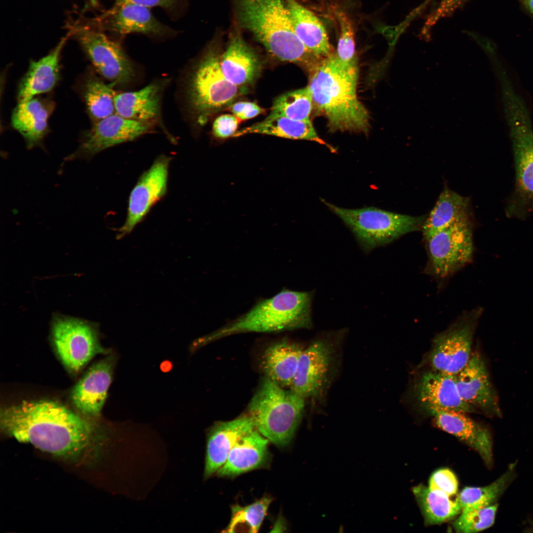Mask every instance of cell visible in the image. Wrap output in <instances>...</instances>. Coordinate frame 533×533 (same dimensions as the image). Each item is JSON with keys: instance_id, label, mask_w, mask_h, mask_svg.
<instances>
[{"instance_id": "obj_1", "label": "cell", "mask_w": 533, "mask_h": 533, "mask_svg": "<svg viewBox=\"0 0 533 533\" xmlns=\"http://www.w3.org/2000/svg\"><path fill=\"white\" fill-rule=\"evenodd\" d=\"M0 422L4 432L19 442L63 457L82 453L94 432L85 419L50 400H23L4 407Z\"/></svg>"}, {"instance_id": "obj_2", "label": "cell", "mask_w": 533, "mask_h": 533, "mask_svg": "<svg viewBox=\"0 0 533 533\" xmlns=\"http://www.w3.org/2000/svg\"><path fill=\"white\" fill-rule=\"evenodd\" d=\"M311 71L313 106L327 118L329 130L367 133L370 116L357 96V63H343L333 53Z\"/></svg>"}, {"instance_id": "obj_3", "label": "cell", "mask_w": 533, "mask_h": 533, "mask_svg": "<svg viewBox=\"0 0 533 533\" xmlns=\"http://www.w3.org/2000/svg\"><path fill=\"white\" fill-rule=\"evenodd\" d=\"M237 12L240 25L277 59L300 64L310 71L321 60L296 35L283 0H237Z\"/></svg>"}, {"instance_id": "obj_4", "label": "cell", "mask_w": 533, "mask_h": 533, "mask_svg": "<svg viewBox=\"0 0 533 533\" xmlns=\"http://www.w3.org/2000/svg\"><path fill=\"white\" fill-rule=\"evenodd\" d=\"M312 293L283 290L259 301L248 312L199 339L195 347L243 333H272L311 327Z\"/></svg>"}, {"instance_id": "obj_5", "label": "cell", "mask_w": 533, "mask_h": 533, "mask_svg": "<svg viewBox=\"0 0 533 533\" xmlns=\"http://www.w3.org/2000/svg\"><path fill=\"white\" fill-rule=\"evenodd\" d=\"M501 96L516 171L515 189L506 214L522 219L533 212V131L528 108L514 89H505Z\"/></svg>"}, {"instance_id": "obj_6", "label": "cell", "mask_w": 533, "mask_h": 533, "mask_svg": "<svg viewBox=\"0 0 533 533\" xmlns=\"http://www.w3.org/2000/svg\"><path fill=\"white\" fill-rule=\"evenodd\" d=\"M304 408L305 398L265 377L249 404L248 414L262 435L283 448L293 438Z\"/></svg>"}, {"instance_id": "obj_7", "label": "cell", "mask_w": 533, "mask_h": 533, "mask_svg": "<svg viewBox=\"0 0 533 533\" xmlns=\"http://www.w3.org/2000/svg\"><path fill=\"white\" fill-rule=\"evenodd\" d=\"M220 55L210 46L195 66L190 77L188 98L196 121L204 125L213 114L230 106L248 90L229 82L220 67Z\"/></svg>"}, {"instance_id": "obj_8", "label": "cell", "mask_w": 533, "mask_h": 533, "mask_svg": "<svg viewBox=\"0 0 533 533\" xmlns=\"http://www.w3.org/2000/svg\"><path fill=\"white\" fill-rule=\"evenodd\" d=\"M351 230L366 252L422 228L425 216L414 217L376 207L345 209L324 202Z\"/></svg>"}, {"instance_id": "obj_9", "label": "cell", "mask_w": 533, "mask_h": 533, "mask_svg": "<svg viewBox=\"0 0 533 533\" xmlns=\"http://www.w3.org/2000/svg\"><path fill=\"white\" fill-rule=\"evenodd\" d=\"M428 271L445 278L472 260L474 245L469 216L464 217L427 239Z\"/></svg>"}, {"instance_id": "obj_10", "label": "cell", "mask_w": 533, "mask_h": 533, "mask_svg": "<svg viewBox=\"0 0 533 533\" xmlns=\"http://www.w3.org/2000/svg\"><path fill=\"white\" fill-rule=\"evenodd\" d=\"M482 312L481 308L464 312L435 336L427 358L431 369L452 375L462 370L471 356L474 334Z\"/></svg>"}, {"instance_id": "obj_11", "label": "cell", "mask_w": 533, "mask_h": 533, "mask_svg": "<svg viewBox=\"0 0 533 533\" xmlns=\"http://www.w3.org/2000/svg\"><path fill=\"white\" fill-rule=\"evenodd\" d=\"M51 335L60 360L73 373L80 371L97 354L109 352L101 345L95 327L79 319L55 316Z\"/></svg>"}, {"instance_id": "obj_12", "label": "cell", "mask_w": 533, "mask_h": 533, "mask_svg": "<svg viewBox=\"0 0 533 533\" xmlns=\"http://www.w3.org/2000/svg\"><path fill=\"white\" fill-rule=\"evenodd\" d=\"M73 32L100 74L111 83L124 85L134 78V66L119 43L85 26H76Z\"/></svg>"}, {"instance_id": "obj_13", "label": "cell", "mask_w": 533, "mask_h": 533, "mask_svg": "<svg viewBox=\"0 0 533 533\" xmlns=\"http://www.w3.org/2000/svg\"><path fill=\"white\" fill-rule=\"evenodd\" d=\"M171 158L161 154L139 177L128 200L124 223L118 229L119 239L130 233L167 191L168 169Z\"/></svg>"}, {"instance_id": "obj_14", "label": "cell", "mask_w": 533, "mask_h": 533, "mask_svg": "<svg viewBox=\"0 0 533 533\" xmlns=\"http://www.w3.org/2000/svg\"><path fill=\"white\" fill-rule=\"evenodd\" d=\"M150 128L149 123L129 119L114 113L95 122L85 134L78 148L65 160H89L106 149L136 139Z\"/></svg>"}, {"instance_id": "obj_15", "label": "cell", "mask_w": 533, "mask_h": 533, "mask_svg": "<svg viewBox=\"0 0 533 533\" xmlns=\"http://www.w3.org/2000/svg\"><path fill=\"white\" fill-rule=\"evenodd\" d=\"M456 384L461 398L476 412L492 417H501L498 394L479 352H472L466 365L456 375Z\"/></svg>"}, {"instance_id": "obj_16", "label": "cell", "mask_w": 533, "mask_h": 533, "mask_svg": "<svg viewBox=\"0 0 533 533\" xmlns=\"http://www.w3.org/2000/svg\"><path fill=\"white\" fill-rule=\"evenodd\" d=\"M414 394L425 411L429 409L455 410L464 413L476 411L461 398L456 384V375L430 369L423 372L416 382Z\"/></svg>"}, {"instance_id": "obj_17", "label": "cell", "mask_w": 533, "mask_h": 533, "mask_svg": "<svg viewBox=\"0 0 533 533\" xmlns=\"http://www.w3.org/2000/svg\"><path fill=\"white\" fill-rule=\"evenodd\" d=\"M332 347L324 340H318L304 348L300 356L290 389L304 398L321 391L332 360Z\"/></svg>"}, {"instance_id": "obj_18", "label": "cell", "mask_w": 533, "mask_h": 533, "mask_svg": "<svg viewBox=\"0 0 533 533\" xmlns=\"http://www.w3.org/2000/svg\"><path fill=\"white\" fill-rule=\"evenodd\" d=\"M115 356L111 355L93 364L73 389L71 400L83 415L98 416L111 383Z\"/></svg>"}, {"instance_id": "obj_19", "label": "cell", "mask_w": 533, "mask_h": 533, "mask_svg": "<svg viewBox=\"0 0 533 533\" xmlns=\"http://www.w3.org/2000/svg\"><path fill=\"white\" fill-rule=\"evenodd\" d=\"M426 411L435 424L476 450L486 463L492 462V440L489 431L466 415L455 410L429 409Z\"/></svg>"}, {"instance_id": "obj_20", "label": "cell", "mask_w": 533, "mask_h": 533, "mask_svg": "<svg viewBox=\"0 0 533 533\" xmlns=\"http://www.w3.org/2000/svg\"><path fill=\"white\" fill-rule=\"evenodd\" d=\"M256 428L252 418L244 415L229 421L215 423L207 434L204 479L210 477L225 463L237 440Z\"/></svg>"}, {"instance_id": "obj_21", "label": "cell", "mask_w": 533, "mask_h": 533, "mask_svg": "<svg viewBox=\"0 0 533 533\" xmlns=\"http://www.w3.org/2000/svg\"><path fill=\"white\" fill-rule=\"evenodd\" d=\"M269 442L256 428L244 434L235 443L225 463L216 472L217 475L232 478L267 466Z\"/></svg>"}, {"instance_id": "obj_22", "label": "cell", "mask_w": 533, "mask_h": 533, "mask_svg": "<svg viewBox=\"0 0 533 533\" xmlns=\"http://www.w3.org/2000/svg\"><path fill=\"white\" fill-rule=\"evenodd\" d=\"M219 65L226 79L248 90L259 76L262 68V63L256 52L238 34L232 37L226 50L220 55Z\"/></svg>"}, {"instance_id": "obj_23", "label": "cell", "mask_w": 533, "mask_h": 533, "mask_svg": "<svg viewBox=\"0 0 533 533\" xmlns=\"http://www.w3.org/2000/svg\"><path fill=\"white\" fill-rule=\"evenodd\" d=\"M100 21L106 29L123 35L162 36L171 32L153 16L149 8L134 3L114 4Z\"/></svg>"}, {"instance_id": "obj_24", "label": "cell", "mask_w": 533, "mask_h": 533, "mask_svg": "<svg viewBox=\"0 0 533 533\" xmlns=\"http://www.w3.org/2000/svg\"><path fill=\"white\" fill-rule=\"evenodd\" d=\"M69 36L68 34L63 38L47 55L38 61L31 62L19 86V102L29 100L36 95L49 91L54 87L59 77L60 55Z\"/></svg>"}, {"instance_id": "obj_25", "label": "cell", "mask_w": 533, "mask_h": 533, "mask_svg": "<svg viewBox=\"0 0 533 533\" xmlns=\"http://www.w3.org/2000/svg\"><path fill=\"white\" fill-rule=\"evenodd\" d=\"M303 349L299 344L284 339L270 345L261 359V368L265 378L290 389Z\"/></svg>"}, {"instance_id": "obj_26", "label": "cell", "mask_w": 533, "mask_h": 533, "mask_svg": "<svg viewBox=\"0 0 533 533\" xmlns=\"http://www.w3.org/2000/svg\"><path fill=\"white\" fill-rule=\"evenodd\" d=\"M165 82H153L135 91L116 94L115 113L125 118L149 123L158 117Z\"/></svg>"}, {"instance_id": "obj_27", "label": "cell", "mask_w": 533, "mask_h": 533, "mask_svg": "<svg viewBox=\"0 0 533 533\" xmlns=\"http://www.w3.org/2000/svg\"><path fill=\"white\" fill-rule=\"evenodd\" d=\"M295 33L308 50L323 59L334 53L327 31L319 18L296 0H285Z\"/></svg>"}, {"instance_id": "obj_28", "label": "cell", "mask_w": 533, "mask_h": 533, "mask_svg": "<svg viewBox=\"0 0 533 533\" xmlns=\"http://www.w3.org/2000/svg\"><path fill=\"white\" fill-rule=\"evenodd\" d=\"M51 106L37 98L19 102L14 110L11 123L24 138L27 147L39 145L47 132Z\"/></svg>"}, {"instance_id": "obj_29", "label": "cell", "mask_w": 533, "mask_h": 533, "mask_svg": "<svg viewBox=\"0 0 533 533\" xmlns=\"http://www.w3.org/2000/svg\"><path fill=\"white\" fill-rule=\"evenodd\" d=\"M249 134H260L291 139L314 141L325 145L332 152L335 151L332 146L318 135L309 119L296 120L281 116L266 117L260 122L237 131L233 137Z\"/></svg>"}, {"instance_id": "obj_30", "label": "cell", "mask_w": 533, "mask_h": 533, "mask_svg": "<svg viewBox=\"0 0 533 533\" xmlns=\"http://www.w3.org/2000/svg\"><path fill=\"white\" fill-rule=\"evenodd\" d=\"M469 199L445 187L422 227L425 239L469 216Z\"/></svg>"}, {"instance_id": "obj_31", "label": "cell", "mask_w": 533, "mask_h": 533, "mask_svg": "<svg viewBox=\"0 0 533 533\" xmlns=\"http://www.w3.org/2000/svg\"><path fill=\"white\" fill-rule=\"evenodd\" d=\"M413 493L427 525L443 523L461 511L457 498L453 500L450 496L429 487L419 484L413 488Z\"/></svg>"}, {"instance_id": "obj_32", "label": "cell", "mask_w": 533, "mask_h": 533, "mask_svg": "<svg viewBox=\"0 0 533 533\" xmlns=\"http://www.w3.org/2000/svg\"><path fill=\"white\" fill-rule=\"evenodd\" d=\"M312 107V92L308 85L278 96L274 101L270 113L266 117L281 116L296 120H306L309 119Z\"/></svg>"}, {"instance_id": "obj_33", "label": "cell", "mask_w": 533, "mask_h": 533, "mask_svg": "<svg viewBox=\"0 0 533 533\" xmlns=\"http://www.w3.org/2000/svg\"><path fill=\"white\" fill-rule=\"evenodd\" d=\"M114 85L112 83L107 84L95 76L86 81L84 99L88 113L95 123L115 113L116 94L113 89Z\"/></svg>"}, {"instance_id": "obj_34", "label": "cell", "mask_w": 533, "mask_h": 533, "mask_svg": "<svg viewBox=\"0 0 533 533\" xmlns=\"http://www.w3.org/2000/svg\"><path fill=\"white\" fill-rule=\"evenodd\" d=\"M272 499L265 495L245 506H231L230 522L224 532L256 533L259 530Z\"/></svg>"}, {"instance_id": "obj_35", "label": "cell", "mask_w": 533, "mask_h": 533, "mask_svg": "<svg viewBox=\"0 0 533 533\" xmlns=\"http://www.w3.org/2000/svg\"><path fill=\"white\" fill-rule=\"evenodd\" d=\"M511 470L488 486L464 488L457 498L461 510L479 509L492 504L509 483Z\"/></svg>"}, {"instance_id": "obj_36", "label": "cell", "mask_w": 533, "mask_h": 533, "mask_svg": "<svg viewBox=\"0 0 533 533\" xmlns=\"http://www.w3.org/2000/svg\"><path fill=\"white\" fill-rule=\"evenodd\" d=\"M497 504H491L475 509L461 510L459 517L453 523L457 533H476L487 529L494 524Z\"/></svg>"}, {"instance_id": "obj_37", "label": "cell", "mask_w": 533, "mask_h": 533, "mask_svg": "<svg viewBox=\"0 0 533 533\" xmlns=\"http://www.w3.org/2000/svg\"><path fill=\"white\" fill-rule=\"evenodd\" d=\"M340 28L337 51L338 59L345 63H357L355 54L354 30L351 20L343 11L337 12Z\"/></svg>"}, {"instance_id": "obj_38", "label": "cell", "mask_w": 533, "mask_h": 533, "mask_svg": "<svg viewBox=\"0 0 533 533\" xmlns=\"http://www.w3.org/2000/svg\"><path fill=\"white\" fill-rule=\"evenodd\" d=\"M428 487L433 490L439 491L450 497L457 494L458 481L451 470L441 468L437 470L431 475Z\"/></svg>"}, {"instance_id": "obj_39", "label": "cell", "mask_w": 533, "mask_h": 533, "mask_svg": "<svg viewBox=\"0 0 533 533\" xmlns=\"http://www.w3.org/2000/svg\"><path fill=\"white\" fill-rule=\"evenodd\" d=\"M468 0H441L438 7L428 16L422 29L426 34L437 21L455 11Z\"/></svg>"}, {"instance_id": "obj_40", "label": "cell", "mask_w": 533, "mask_h": 533, "mask_svg": "<svg viewBox=\"0 0 533 533\" xmlns=\"http://www.w3.org/2000/svg\"><path fill=\"white\" fill-rule=\"evenodd\" d=\"M239 119L235 115L223 114L218 117L213 124V134L217 138L224 139L233 137L237 132Z\"/></svg>"}, {"instance_id": "obj_41", "label": "cell", "mask_w": 533, "mask_h": 533, "mask_svg": "<svg viewBox=\"0 0 533 533\" xmlns=\"http://www.w3.org/2000/svg\"><path fill=\"white\" fill-rule=\"evenodd\" d=\"M229 110L241 120L252 118L265 111L255 103L247 101L232 104L229 106Z\"/></svg>"}, {"instance_id": "obj_42", "label": "cell", "mask_w": 533, "mask_h": 533, "mask_svg": "<svg viewBox=\"0 0 533 533\" xmlns=\"http://www.w3.org/2000/svg\"><path fill=\"white\" fill-rule=\"evenodd\" d=\"M178 0H115L114 4L134 3L148 8L159 6L164 8L173 7Z\"/></svg>"}, {"instance_id": "obj_43", "label": "cell", "mask_w": 533, "mask_h": 533, "mask_svg": "<svg viewBox=\"0 0 533 533\" xmlns=\"http://www.w3.org/2000/svg\"><path fill=\"white\" fill-rule=\"evenodd\" d=\"M526 7L533 13V0H521Z\"/></svg>"}]
</instances>
